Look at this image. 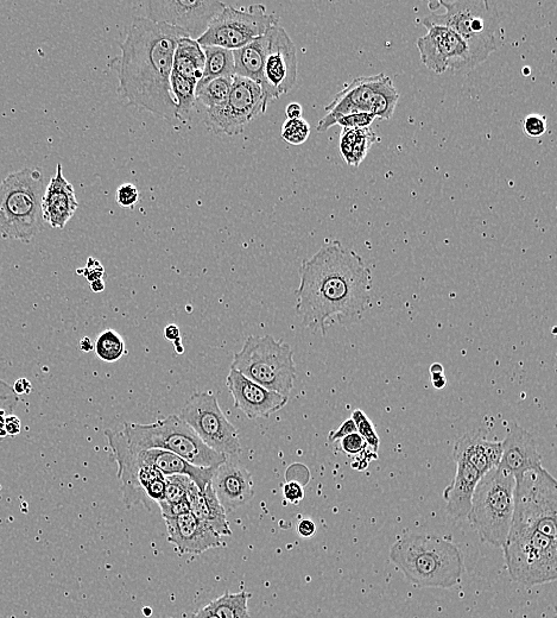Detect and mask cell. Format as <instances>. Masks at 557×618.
Returning a JSON list of instances; mask_svg holds the SVG:
<instances>
[{
    "label": "cell",
    "instance_id": "obj_54",
    "mask_svg": "<svg viewBox=\"0 0 557 618\" xmlns=\"http://www.w3.org/2000/svg\"><path fill=\"white\" fill-rule=\"evenodd\" d=\"M8 415L11 414L5 411H0V439L8 437V434L5 432V420L8 418Z\"/></svg>",
    "mask_w": 557,
    "mask_h": 618
},
{
    "label": "cell",
    "instance_id": "obj_33",
    "mask_svg": "<svg viewBox=\"0 0 557 618\" xmlns=\"http://www.w3.org/2000/svg\"><path fill=\"white\" fill-rule=\"evenodd\" d=\"M250 595L242 591L239 594H225L214 599L207 605L219 618H250L249 603Z\"/></svg>",
    "mask_w": 557,
    "mask_h": 618
},
{
    "label": "cell",
    "instance_id": "obj_47",
    "mask_svg": "<svg viewBox=\"0 0 557 618\" xmlns=\"http://www.w3.org/2000/svg\"><path fill=\"white\" fill-rule=\"evenodd\" d=\"M21 420L15 414L8 415V418L5 420V432L8 434V437H16V435L21 433Z\"/></svg>",
    "mask_w": 557,
    "mask_h": 618
},
{
    "label": "cell",
    "instance_id": "obj_49",
    "mask_svg": "<svg viewBox=\"0 0 557 618\" xmlns=\"http://www.w3.org/2000/svg\"><path fill=\"white\" fill-rule=\"evenodd\" d=\"M14 388L15 393L20 396V395H25V394H30L31 393V389H33V387H31V383L30 381L27 380V378H20V380H17L14 384Z\"/></svg>",
    "mask_w": 557,
    "mask_h": 618
},
{
    "label": "cell",
    "instance_id": "obj_34",
    "mask_svg": "<svg viewBox=\"0 0 557 618\" xmlns=\"http://www.w3.org/2000/svg\"><path fill=\"white\" fill-rule=\"evenodd\" d=\"M94 351L101 361L106 363H115L126 353L122 336L113 330H106L100 334L94 345Z\"/></svg>",
    "mask_w": 557,
    "mask_h": 618
},
{
    "label": "cell",
    "instance_id": "obj_30",
    "mask_svg": "<svg viewBox=\"0 0 557 618\" xmlns=\"http://www.w3.org/2000/svg\"><path fill=\"white\" fill-rule=\"evenodd\" d=\"M233 78H202L195 88L196 100L207 107L214 109L226 103L230 96Z\"/></svg>",
    "mask_w": 557,
    "mask_h": 618
},
{
    "label": "cell",
    "instance_id": "obj_12",
    "mask_svg": "<svg viewBox=\"0 0 557 618\" xmlns=\"http://www.w3.org/2000/svg\"><path fill=\"white\" fill-rule=\"evenodd\" d=\"M180 418L202 443L227 458L242 452L239 433L220 408L212 393H195L181 409Z\"/></svg>",
    "mask_w": 557,
    "mask_h": 618
},
{
    "label": "cell",
    "instance_id": "obj_9",
    "mask_svg": "<svg viewBox=\"0 0 557 618\" xmlns=\"http://www.w3.org/2000/svg\"><path fill=\"white\" fill-rule=\"evenodd\" d=\"M436 4L445 8V12L422 18L424 27L443 25L455 31L468 43L478 65L496 52L499 14L495 5L486 0H454Z\"/></svg>",
    "mask_w": 557,
    "mask_h": 618
},
{
    "label": "cell",
    "instance_id": "obj_8",
    "mask_svg": "<svg viewBox=\"0 0 557 618\" xmlns=\"http://www.w3.org/2000/svg\"><path fill=\"white\" fill-rule=\"evenodd\" d=\"M231 369L265 389L289 397L296 380L294 352L274 337L250 336L234 353Z\"/></svg>",
    "mask_w": 557,
    "mask_h": 618
},
{
    "label": "cell",
    "instance_id": "obj_35",
    "mask_svg": "<svg viewBox=\"0 0 557 618\" xmlns=\"http://www.w3.org/2000/svg\"><path fill=\"white\" fill-rule=\"evenodd\" d=\"M352 419L357 426V433L365 440L367 449L378 454L381 440H379L375 425L372 424L371 420L367 418L366 414L360 411V409H356V411L353 412Z\"/></svg>",
    "mask_w": 557,
    "mask_h": 618
},
{
    "label": "cell",
    "instance_id": "obj_1",
    "mask_svg": "<svg viewBox=\"0 0 557 618\" xmlns=\"http://www.w3.org/2000/svg\"><path fill=\"white\" fill-rule=\"evenodd\" d=\"M296 313L302 324L327 333L329 321L352 324L371 305V270L356 251L328 241L302 262Z\"/></svg>",
    "mask_w": 557,
    "mask_h": 618
},
{
    "label": "cell",
    "instance_id": "obj_3",
    "mask_svg": "<svg viewBox=\"0 0 557 618\" xmlns=\"http://www.w3.org/2000/svg\"><path fill=\"white\" fill-rule=\"evenodd\" d=\"M188 37L185 31L147 17L132 20L119 56L110 68L118 78V94L130 106L176 119V105L170 87L177 42ZM191 39V37H189Z\"/></svg>",
    "mask_w": 557,
    "mask_h": 618
},
{
    "label": "cell",
    "instance_id": "obj_42",
    "mask_svg": "<svg viewBox=\"0 0 557 618\" xmlns=\"http://www.w3.org/2000/svg\"><path fill=\"white\" fill-rule=\"evenodd\" d=\"M139 200V191L135 185L124 184L117 189L116 201L124 208L134 207Z\"/></svg>",
    "mask_w": 557,
    "mask_h": 618
},
{
    "label": "cell",
    "instance_id": "obj_28",
    "mask_svg": "<svg viewBox=\"0 0 557 618\" xmlns=\"http://www.w3.org/2000/svg\"><path fill=\"white\" fill-rule=\"evenodd\" d=\"M205 60L204 49L199 42L189 37H182L175 49L173 73L198 83L204 75Z\"/></svg>",
    "mask_w": 557,
    "mask_h": 618
},
{
    "label": "cell",
    "instance_id": "obj_2",
    "mask_svg": "<svg viewBox=\"0 0 557 618\" xmlns=\"http://www.w3.org/2000/svg\"><path fill=\"white\" fill-rule=\"evenodd\" d=\"M557 482L542 468L516 481L515 510L504 545L509 575L525 586L557 579Z\"/></svg>",
    "mask_w": 557,
    "mask_h": 618
},
{
    "label": "cell",
    "instance_id": "obj_57",
    "mask_svg": "<svg viewBox=\"0 0 557 618\" xmlns=\"http://www.w3.org/2000/svg\"><path fill=\"white\" fill-rule=\"evenodd\" d=\"M445 374V369H443L440 363H435L430 367V375H440Z\"/></svg>",
    "mask_w": 557,
    "mask_h": 618
},
{
    "label": "cell",
    "instance_id": "obj_38",
    "mask_svg": "<svg viewBox=\"0 0 557 618\" xmlns=\"http://www.w3.org/2000/svg\"><path fill=\"white\" fill-rule=\"evenodd\" d=\"M376 117L370 113H351V115L341 116L338 118L335 125L341 126L343 129H366L371 128V124L375 122Z\"/></svg>",
    "mask_w": 557,
    "mask_h": 618
},
{
    "label": "cell",
    "instance_id": "obj_16",
    "mask_svg": "<svg viewBox=\"0 0 557 618\" xmlns=\"http://www.w3.org/2000/svg\"><path fill=\"white\" fill-rule=\"evenodd\" d=\"M225 8L226 4L219 0H150L147 18L172 25L198 41Z\"/></svg>",
    "mask_w": 557,
    "mask_h": 618
},
{
    "label": "cell",
    "instance_id": "obj_26",
    "mask_svg": "<svg viewBox=\"0 0 557 618\" xmlns=\"http://www.w3.org/2000/svg\"><path fill=\"white\" fill-rule=\"evenodd\" d=\"M187 501L191 513L200 522L211 527L215 533L223 536L232 534L229 523H227L226 512L221 506L217 496H215L211 483L204 491H200L194 483L187 491Z\"/></svg>",
    "mask_w": 557,
    "mask_h": 618
},
{
    "label": "cell",
    "instance_id": "obj_6",
    "mask_svg": "<svg viewBox=\"0 0 557 618\" xmlns=\"http://www.w3.org/2000/svg\"><path fill=\"white\" fill-rule=\"evenodd\" d=\"M123 433L130 449L134 452L144 450H163L176 454L199 468H218L227 457L206 446L198 435L180 416L169 415L153 424L125 422Z\"/></svg>",
    "mask_w": 557,
    "mask_h": 618
},
{
    "label": "cell",
    "instance_id": "obj_44",
    "mask_svg": "<svg viewBox=\"0 0 557 618\" xmlns=\"http://www.w3.org/2000/svg\"><path fill=\"white\" fill-rule=\"evenodd\" d=\"M283 495L288 502L297 504L305 498V490L299 482L290 481L284 485Z\"/></svg>",
    "mask_w": 557,
    "mask_h": 618
},
{
    "label": "cell",
    "instance_id": "obj_13",
    "mask_svg": "<svg viewBox=\"0 0 557 618\" xmlns=\"http://www.w3.org/2000/svg\"><path fill=\"white\" fill-rule=\"evenodd\" d=\"M268 110L261 86L249 79L234 77L226 103L207 110V124L214 134L236 136L245 126Z\"/></svg>",
    "mask_w": 557,
    "mask_h": 618
},
{
    "label": "cell",
    "instance_id": "obj_56",
    "mask_svg": "<svg viewBox=\"0 0 557 618\" xmlns=\"http://www.w3.org/2000/svg\"><path fill=\"white\" fill-rule=\"evenodd\" d=\"M91 287L93 289V292L96 293H100L103 292V290L105 289V283L103 280H97V281H93L91 282Z\"/></svg>",
    "mask_w": 557,
    "mask_h": 618
},
{
    "label": "cell",
    "instance_id": "obj_53",
    "mask_svg": "<svg viewBox=\"0 0 557 618\" xmlns=\"http://www.w3.org/2000/svg\"><path fill=\"white\" fill-rule=\"evenodd\" d=\"M432 383L436 389H443L446 387L447 380L445 374L432 375Z\"/></svg>",
    "mask_w": 557,
    "mask_h": 618
},
{
    "label": "cell",
    "instance_id": "obj_36",
    "mask_svg": "<svg viewBox=\"0 0 557 618\" xmlns=\"http://www.w3.org/2000/svg\"><path fill=\"white\" fill-rule=\"evenodd\" d=\"M192 483V479L187 476H166V491L161 502L174 504L186 500L187 491Z\"/></svg>",
    "mask_w": 557,
    "mask_h": 618
},
{
    "label": "cell",
    "instance_id": "obj_22",
    "mask_svg": "<svg viewBox=\"0 0 557 618\" xmlns=\"http://www.w3.org/2000/svg\"><path fill=\"white\" fill-rule=\"evenodd\" d=\"M79 203L75 189L71 182L63 176L62 165L56 167V173L46 189L42 198V214L44 223L53 229H65L77 212Z\"/></svg>",
    "mask_w": 557,
    "mask_h": 618
},
{
    "label": "cell",
    "instance_id": "obj_19",
    "mask_svg": "<svg viewBox=\"0 0 557 618\" xmlns=\"http://www.w3.org/2000/svg\"><path fill=\"white\" fill-rule=\"evenodd\" d=\"M211 485L226 513L245 506L255 496L249 470L243 465L230 462L229 458L215 469Z\"/></svg>",
    "mask_w": 557,
    "mask_h": 618
},
{
    "label": "cell",
    "instance_id": "obj_21",
    "mask_svg": "<svg viewBox=\"0 0 557 618\" xmlns=\"http://www.w3.org/2000/svg\"><path fill=\"white\" fill-rule=\"evenodd\" d=\"M105 435L118 464L117 476L122 482V491L126 506L144 504L150 509V501L144 495L138 483V471L142 462L138 454L130 449L123 431L106 430Z\"/></svg>",
    "mask_w": 557,
    "mask_h": 618
},
{
    "label": "cell",
    "instance_id": "obj_32",
    "mask_svg": "<svg viewBox=\"0 0 557 618\" xmlns=\"http://www.w3.org/2000/svg\"><path fill=\"white\" fill-rule=\"evenodd\" d=\"M205 53V69L202 78H234V56L232 50L220 47H202Z\"/></svg>",
    "mask_w": 557,
    "mask_h": 618
},
{
    "label": "cell",
    "instance_id": "obj_29",
    "mask_svg": "<svg viewBox=\"0 0 557 618\" xmlns=\"http://www.w3.org/2000/svg\"><path fill=\"white\" fill-rule=\"evenodd\" d=\"M379 140L373 129H343L340 134L339 150L348 166L362 165L373 144Z\"/></svg>",
    "mask_w": 557,
    "mask_h": 618
},
{
    "label": "cell",
    "instance_id": "obj_25",
    "mask_svg": "<svg viewBox=\"0 0 557 618\" xmlns=\"http://www.w3.org/2000/svg\"><path fill=\"white\" fill-rule=\"evenodd\" d=\"M136 453L143 463L153 466L164 477L183 475L191 478L200 491H204L207 485L211 483L215 469H217L199 468V466L186 462L185 459L176 456V454L163 450H144Z\"/></svg>",
    "mask_w": 557,
    "mask_h": 618
},
{
    "label": "cell",
    "instance_id": "obj_20",
    "mask_svg": "<svg viewBox=\"0 0 557 618\" xmlns=\"http://www.w3.org/2000/svg\"><path fill=\"white\" fill-rule=\"evenodd\" d=\"M163 520L166 522L170 544L181 554H202L221 546L220 535L196 519L191 512Z\"/></svg>",
    "mask_w": 557,
    "mask_h": 618
},
{
    "label": "cell",
    "instance_id": "obj_7",
    "mask_svg": "<svg viewBox=\"0 0 557 618\" xmlns=\"http://www.w3.org/2000/svg\"><path fill=\"white\" fill-rule=\"evenodd\" d=\"M516 479L498 468L487 471L477 484L467 519L481 540L504 547L515 510Z\"/></svg>",
    "mask_w": 557,
    "mask_h": 618
},
{
    "label": "cell",
    "instance_id": "obj_17",
    "mask_svg": "<svg viewBox=\"0 0 557 618\" xmlns=\"http://www.w3.org/2000/svg\"><path fill=\"white\" fill-rule=\"evenodd\" d=\"M226 386L234 400V407L249 419H267L287 405L289 397L271 392L249 380L236 370H230Z\"/></svg>",
    "mask_w": 557,
    "mask_h": 618
},
{
    "label": "cell",
    "instance_id": "obj_11",
    "mask_svg": "<svg viewBox=\"0 0 557 618\" xmlns=\"http://www.w3.org/2000/svg\"><path fill=\"white\" fill-rule=\"evenodd\" d=\"M277 24L280 20L268 14L267 6L262 4L246 9L226 5L198 42L201 47H220L233 52L263 36Z\"/></svg>",
    "mask_w": 557,
    "mask_h": 618
},
{
    "label": "cell",
    "instance_id": "obj_18",
    "mask_svg": "<svg viewBox=\"0 0 557 618\" xmlns=\"http://www.w3.org/2000/svg\"><path fill=\"white\" fill-rule=\"evenodd\" d=\"M502 459L498 469L509 472L516 481L529 471L540 470L542 457L534 435L523 427L511 422L505 439L502 441Z\"/></svg>",
    "mask_w": 557,
    "mask_h": 618
},
{
    "label": "cell",
    "instance_id": "obj_43",
    "mask_svg": "<svg viewBox=\"0 0 557 618\" xmlns=\"http://www.w3.org/2000/svg\"><path fill=\"white\" fill-rule=\"evenodd\" d=\"M158 506H160L161 508L163 519H172V517L180 516L191 512V508H189L187 498L182 502L174 504L158 502Z\"/></svg>",
    "mask_w": 557,
    "mask_h": 618
},
{
    "label": "cell",
    "instance_id": "obj_24",
    "mask_svg": "<svg viewBox=\"0 0 557 618\" xmlns=\"http://www.w3.org/2000/svg\"><path fill=\"white\" fill-rule=\"evenodd\" d=\"M455 463L457 474L443 491V500L446 501L448 514L454 519L462 520L467 519L470 513L474 490L483 475L465 460H455Z\"/></svg>",
    "mask_w": 557,
    "mask_h": 618
},
{
    "label": "cell",
    "instance_id": "obj_10",
    "mask_svg": "<svg viewBox=\"0 0 557 618\" xmlns=\"http://www.w3.org/2000/svg\"><path fill=\"white\" fill-rule=\"evenodd\" d=\"M398 100L400 92L388 75L381 73L356 78L326 106V116L320 119L316 130L325 132L335 126L338 118L351 113H370L389 121L394 116Z\"/></svg>",
    "mask_w": 557,
    "mask_h": 618
},
{
    "label": "cell",
    "instance_id": "obj_37",
    "mask_svg": "<svg viewBox=\"0 0 557 618\" xmlns=\"http://www.w3.org/2000/svg\"><path fill=\"white\" fill-rule=\"evenodd\" d=\"M310 136V125L306 119H287L282 126V138L291 145H302Z\"/></svg>",
    "mask_w": 557,
    "mask_h": 618
},
{
    "label": "cell",
    "instance_id": "obj_52",
    "mask_svg": "<svg viewBox=\"0 0 557 618\" xmlns=\"http://www.w3.org/2000/svg\"><path fill=\"white\" fill-rule=\"evenodd\" d=\"M192 618H219L217 615L213 613V611L208 608H201L196 613L192 615Z\"/></svg>",
    "mask_w": 557,
    "mask_h": 618
},
{
    "label": "cell",
    "instance_id": "obj_40",
    "mask_svg": "<svg viewBox=\"0 0 557 618\" xmlns=\"http://www.w3.org/2000/svg\"><path fill=\"white\" fill-rule=\"evenodd\" d=\"M18 403H20V396L15 393L14 388L9 383L0 380V411L14 414Z\"/></svg>",
    "mask_w": 557,
    "mask_h": 618
},
{
    "label": "cell",
    "instance_id": "obj_50",
    "mask_svg": "<svg viewBox=\"0 0 557 618\" xmlns=\"http://www.w3.org/2000/svg\"><path fill=\"white\" fill-rule=\"evenodd\" d=\"M303 109L299 103H290L286 109L287 119H299L302 118Z\"/></svg>",
    "mask_w": 557,
    "mask_h": 618
},
{
    "label": "cell",
    "instance_id": "obj_39",
    "mask_svg": "<svg viewBox=\"0 0 557 618\" xmlns=\"http://www.w3.org/2000/svg\"><path fill=\"white\" fill-rule=\"evenodd\" d=\"M548 129L547 118L542 115H529L523 122L524 134L531 138H538L546 134Z\"/></svg>",
    "mask_w": 557,
    "mask_h": 618
},
{
    "label": "cell",
    "instance_id": "obj_5",
    "mask_svg": "<svg viewBox=\"0 0 557 618\" xmlns=\"http://www.w3.org/2000/svg\"><path fill=\"white\" fill-rule=\"evenodd\" d=\"M41 169L24 168L0 184V237L30 243L46 227L42 214Z\"/></svg>",
    "mask_w": 557,
    "mask_h": 618
},
{
    "label": "cell",
    "instance_id": "obj_31",
    "mask_svg": "<svg viewBox=\"0 0 557 618\" xmlns=\"http://www.w3.org/2000/svg\"><path fill=\"white\" fill-rule=\"evenodd\" d=\"M196 81L180 77L175 73L170 78L172 96L176 105V119L185 123L191 118V113L195 107Z\"/></svg>",
    "mask_w": 557,
    "mask_h": 618
},
{
    "label": "cell",
    "instance_id": "obj_51",
    "mask_svg": "<svg viewBox=\"0 0 557 618\" xmlns=\"http://www.w3.org/2000/svg\"><path fill=\"white\" fill-rule=\"evenodd\" d=\"M164 336H166V338L170 340V342L175 343L176 340L180 339L179 327H177L176 325L167 326L166 332H164Z\"/></svg>",
    "mask_w": 557,
    "mask_h": 618
},
{
    "label": "cell",
    "instance_id": "obj_14",
    "mask_svg": "<svg viewBox=\"0 0 557 618\" xmlns=\"http://www.w3.org/2000/svg\"><path fill=\"white\" fill-rule=\"evenodd\" d=\"M262 91L265 103L280 99L297 81V50L286 29L280 24L267 31Z\"/></svg>",
    "mask_w": 557,
    "mask_h": 618
},
{
    "label": "cell",
    "instance_id": "obj_45",
    "mask_svg": "<svg viewBox=\"0 0 557 618\" xmlns=\"http://www.w3.org/2000/svg\"><path fill=\"white\" fill-rule=\"evenodd\" d=\"M353 433H357V426L354 424L353 419H348L341 425L338 430H335L328 435L329 443H337L341 439L347 437V435H351Z\"/></svg>",
    "mask_w": 557,
    "mask_h": 618
},
{
    "label": "cell",
    "instance_id": "obj_55",
    "mask_svg": "<svg viewBox=\"0 0 557 618\" xmlns=\"http://www.w3.org/2000/svg\"><path fill=\"white\" fill-rule=\"evenodd\" d=\"M80 349L84 352H90L91 350H93L94 346L91 343V339L90 338L82 339L80 343Z\"/></svg>",
    "mask_w": 557,
    "mask_h": 618
},
{
    "label": "cell",
    "instance_id": "obj_41",
    "mask_svg": "<svg viewBox=\"0 0 557 618\" xmlns=\"http://www.w3.org/2000/svg\"><path fill=\"white\" fill-rule=\"evenodd\" d=\"M340 450L347 456L357 457L369 449H367L365 440L358 433H353L340 440Z\"/></svg>",
    "mask_w": 557,
    "mask_h": 618
},
{
    "label": "cell",
    "instance_id": "obj_4",
    "mask_svg": "<svg viewBox=\"0 0 557 618\" xmlns=\"http://www.w3.org/2000/svg\"><path fill=\"white\" fill-rule=\"evenodd\" d=\"M390 559L419 588H453L465 572L458 546L439 535L405 534L392 546Z\"/></svg>",
    "mask_w": 557,
    "mask_h": 618
},
{
    "label": "cell",
    "instance_id": "obj_23",
    "mask_svg": "<svg viewBox=\"0 0 557 618\" xmlns=\"http://www.w3.org/2000/svg\"><path fill=\"white\" fill-rule=\"evenodd\" d=\"M502 443L487 439V431L470 432L455 443L453 459L465 460L476 468L481 475L498 468L502 459Z\"/></svg>",
    "mask_w": 557,
    "mask_h": 618
},
{
    "label": "cell",
    "instance_id": "obj_27",
    "mask_svg": "<svg viewBox=\"0 0 557 618\" xmlns=\"http://www.w3.org/2000/svg\"><path fill=\"white\" fill-rule=\"evenodd\" d=\"M265 34L246 44L245 47L233 50L236 77L249 79L261 88L263 85L265 48H267V35Z\"/></svg>",
    "mask_w": 557,
    "mask_h": 618
},
{
    "label": "cell",
    "instance_id": "obj_48",
    "mask_svg": "<svg viewBox=\"0 0 557 618\" xmlns=\"http://www.w3.org/2000/svg\"><path fill=\"white\" fill-rule=\"evenodd\" d=\"M316 532L315 523L312 520H302L299 525H297V533H299L302 538H312V536Z\"/></svg>",
    "mask_w": 557,
    "mask_h": 618
},
{
    "label": "cell",
    "instance_id": "obj_15",
    "mask_svg": "<svg viewBox=\"0 0 557 618\" xmlns=\"http://www.w3.org/2000/svg\"><path fill=\"white\" fill-rule=\"evenodd\" d=\"M426 36L417 40L421 61L430 71L443 74L447 71L466 72L476 68L468 43L452 29L443 25H427Z\"/></svg>",
    "mask_w": 557,
    "mask_h": 618
},
{
    "label": "cell",
    "instance_id": "obj_46",
    "mask_svg": "<svg viewBox=\"0 0 557 618\" xmlns=\"http://www.w3.org/2000/svg\"><path fill=\"white\" fill-rule=\"evenodd\" d=\"M78 273L84 274L86 279L90 282L101 280L104 275V268L101 264L94 260V258H88L87 266L84 270H78Z\"/></svg>",
    "mask_w": 557,
    "mask_h": 618
}]
</instances>
